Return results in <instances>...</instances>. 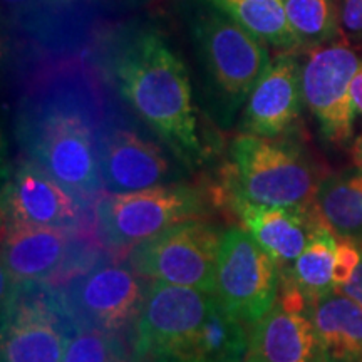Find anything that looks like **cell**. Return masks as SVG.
<instances>
[{
	"mask_svg": "<svg viewBox=\"0 0 362 362\" xmlns=\"http://www.w3.org/2000/svg\"><path fill=\"white\" fill-rule=\"evenodd\" d=\"M320 183L310 161L293 144L240 134L230 148V200L264 206L314 208Z\"/></svg>",
	"mask_w": 362,
	"mask_h": 362,
	"instance_id": "277c9868",
	"label": "cell"
},
{
	"mask_svg": "<svg viewBox=\"0 0 362 362\" xmlns=\"http://www.w3.org/2000/svg\"><path fill=\"white\" fill-rule=\"evenodd\" d=\"M4 2L12 7H24V6H33V4L37 2V0H4Z\"/></svg>",
	"mask_w": 362,
	"mask_h": 362,
	"instance_id": "f1b7e54d",
	"label": "cell"
},
{
	"mask_svg": "<svg viewBox=\"0 0 362 362\" xmlns=\"http://www.w3.org/2000/svg\"><path fill=\"white\" fill-rule=\"evenodd\" d=\"M243 362H324L314 324L305 310H293L282 302L252 324Z\"/></svg>",
	"mask_w": 362,
	"mask_h": 362,
	"instance_id": "e0dca14e",
	"label": "cell"
},
{
	"mask_svg": "<svg viewBox=\"0 0 362 362\" xmlns=\"http://www.w3.org/2000/svg\"><path fill=\"white\" fill-rule=\"evenodd\" d=\"M62 362H136L119 334L76 325Z\"/></svg>",
	"mask_w": 362,
	"mask_h": 362,
	"instance_id": "cb8c5ba5",
	"label": "cell"
},
{
	"mask_svg": "<svg viewBox=\"0 0 362 362\" xmlns=\"http://www.w3.org/2000/svg\"><path fill=\"white\" fill-rule=\"evenodd\" d=\"M54 287L76 325L119 336L134 329L148 292L133 265L107 259L89 260Z\"/></svg>",
	"mask_w": 362,
	"mask_h": 362,
	"instance_id": "8992f818",
	"label": "cell"
},
{
	"mask_svg": "<svg viewBox=\"0 0 362 362\" xmlns=\"http://www.w3.org/2000/svg\"><path fill=\"white\" fill-rule=\"evenodd\" d=\"M361 61L347 40L327 42L309 51L302 66V98L329 143H349L356 107L351 83Z\"/></svg>",
	"mask_w": 362,
	"mask_h": 362,
	"instance_id": "8fae6325",
	"label": "cell"
},
{
	"mask_svg": "<svg viewBox=\"0 0 362 362\" xmlns=\"http://www.w3.org/2000/svg\"><path fill=\"white\" fill-rule=\"evenodd\" d=\"M206 211L198 188L170 183L138 192L107 193L96 203L99 237L110 247H136Z\"/></svg>",
	"mask_w": 362,
	"mask_h": 362,
	"instance_id": "52a82bcc",
	"label": "cell"
},
{
	"mask_svg": "<svg viewBox=\"0 0 362 362\" xmlns=\"http://www.w3.org/2000/svg\"><path fill=\"white\" fill-rule=\"evenodd\" d=\"M88 206L33 160L19 163L4 185L2 225L78 230Z\"/></svg>",
	"mask_w": 362,
	"mask_h": 362,
	"instance_id": "4fadbf2b",
	"label": "cell"
},
{
	"mask_svg": "<svg viewBox=\"0 0 362 362\" xmlns=\"http://www.w3.org/2000/svg\"><path fill=\"white\" fill-rule=\"evenodd\" d=\"M243 324L214 296L202 327L176 362H243L250 341Z\"/></svg>",
	"mask_w": 362,
	"mask_h": 362,
	"instance_id": "d6986e66",
	"label": "cell"
},
{
	"mask_svg": "<svg viewBox=\"0 0 362 362\" xmlns=\"http://www.w3.org/2000/svg\"><path fill=\"white\" fill-rule=\"evenodd\" d=\"M117 89L133 111L160 136L176 161L189 170L206 160L183 61L155 33L123 44L115 61Z\"/></svg>",
	"mask_w": 362,
	"mask_h": 362,
	"instance_id": "6da1fadb",
	"label": "cell"
},
{
	"mask_svg": "<svg viewBox=\"0 0 362 362\" xmlns=\"http://www.w3.org/2000/svg\"><path fill=\"white\" fill-rule=\"evenodd\" d=\"M349 180H351V183L354 185V187H356L357 189H359L361 194H362V173L351 175V176H349Z\"/></svg>",
	"mask_w": 362,
	"mask_h": 362,
	"instance_id": "4dcf8cb0",
	"label": "cell"
},
{
	"mask_svg": "<svg viewBox=\"0 0 362 362\" xmlns=\"http://www.w3.org/2000/svg\"><path fill=\"white\" fill-rule=\"evenodd\" d=\"M336 250V233L322 221L317 225L305 250L293 262L291 274L284 275L304 293L307 304L336 288L334 287Z\"/></svg>",
	"mask_w": 362,
	"mask_h": 362,
	"instance_id": "44dd1931",
	"label": "cell"
},
{
	"mask_svg": "<svg viewBox=\"0 0 362 362\" xmlns=\"http://www.w3.org/2000/svg\"><path fill=\"white\" fill-rule=\"evenodd\" d=\"M193 37L208 104L230 126L270 64L269 45L214 6L194 22Z\"/></svg>",
	"mask_w": 362,
	"mask_h": 362,
	"instance_id": "3957f363",
	"label": "cell"
},
{
	"mask_svg": "<svg viewBox=\"0 0 362 362\" xmlns=\"http://www.w3.org/2000/svg\"><path fill=\"white\" fill-rule=\"evenodd\" d=\"M362 250L349 240L337 242L336 262H334V287L346 285L354 275L357 265L361 264Z\"/></svg>",
	"mask_w": 362,
	"mask_h": 362,
	"instance_id": "d4e9b609",
	"label": "cell"
},
{
	"mask_svg": "<svg viewBox=\"0 0 362 362\" xmlns=\"http://www.w3.org/2000/svg\"><path fill=\"white\" fill-rule=\"evenodd\" d=\"M339 30L347 42L362 40V0H342L339 7Z\"/></svg>",
	"mask_w": 362,
	"mask_h": 362,
	"instance_id": "484cf974",
	"label": "cell"
},
{
	"mask_svg": "<svg viewBox=\"0 0 362 362\" xmlns=\"http://www.w3.org/2000/svg\"><path fill=\"white\" fill-rule=\"evenodd\" d=\"M277 269L274 259L245 228L230 226L220 243L215 296L242 322L255 324L279 297Z\"/></svg>",
	"mask_w": 362,
	"mask_h": 362,
	"instance_id": "30bf717a",
	"label": "cell"
},
{
	"mask_svg": "<svg viewBox=\"0 0 362 362\" xmlns=\"http://www.w3.org/2000/svg\"><path fill=\"white\" fill-rule=\"evenodd\" d=\"M2 280L11 284H52L72 275L94 257L74 237L57 226L2 225Z\"/></svg>",
	"mask_w": 362,
	"mask_h": 362,
	"instance_id": "7c38bea8",
	"label": "cell"
},
{
	"mask_svg": "<svg viewBox=\"0 0 362 362\" xmlns=\"http://www.w3.org/2000/svg\"><path fill=\"white\" fill-rule=\"evenodd\" d=\"M302 101V67L293 54L280 52L248 96L240 131L260 138H279L296 124Z\"/></svg>",
	"mask_w": 362,
	"mask_h": 362,
	"instance_id": "9a60e30c",
	"label": "cell"
},
{
	"mask_svg": "<svg viewBox=\"0 0 362 362\" xmlns=\"http://www.w3.org/2000/svg\"><path fill=\"white\" fill-rule=\"evenodd\" d=\"M288 22L302 49H314L336 37L339 11L334 0H284Z\"/></svg>",
	"mask_w": 362,
	"mask_h": 362,
	"instance_id": "603a6c76",
	"label": "cell"
},
{
	"mask_svg": "<svg viewBox=\"0 0 362 362\" xmlns=\"http://www.w3.org/2000/svg\"><path fill=\"white\" fill-rule=\"evenodd\" d=\"M74 329L54 285L2 280V362H62Z\"/></svg>",
	"mask_w": 362,
	"mask_h": 362,
	"instance_id": "5b68a950",
	"label": "cell"
},
{
	"mask_svg": "<svg viewBox=\"0 0 362 362\" xmlns=\"http://www.w3.org/2000/svg\"><path fill=\"white\" fill-rule=\"evenodd\" d=\"M230 19L279 52L300 51L284 0H208Z\"/></svg>",
	"mask_w": 362,
	"mask_h": 362,
	"instance_id": "ffe728a7",
	"label": "cell"
},
{
	"mask_svg": "<svg viewBox=\"0 0 362 362\" xmlns=\"http://www.w3.org/2000/svg\"><path fill=\"white\" fill-rule=\"evenodd\" d=\"M221 237L208 221H181L133 247L129 264L141 277L215 293Z\"/></svg>",
	"mask_w": 362,
	"mask_h": 362,
	"instance_id": "ba28073f",
	"label": "cell"
},
{
	"mask_svg": "<svg viewBox=\"0 0 362 362\" xmlns=\"http://www.w3.org/2000/svg\"><path fill=\"white\" fill-rule=\"evenodd\" d=\"M307 305L324 362H362V307L336 288Z\"/></svg>",
	"mask_w": 362,
	"mask_h": 362,
	"instance_id": "ac0fdd59",
	"label": "cell"
},
{
	"mask_svg": "<svg viewBox=\"0 0 362 362\" xmlns=\"http://www.w3.org/2000/svg\"><path fill=\"white\" fill-rule=\"evenodd\" d=\"M336 291L346 293L347 297H351L352 300L357 302L362 307V259H361V264L357 265V269L354 272V275H352V279L347 282L346 285H342V287L336 288Z\"/></svg>",
	"mask_w": 362,
	"mask_h": 362,
	"instance_id": "4316f807",
	"label": "cell"
},
{
	"mask_svg": "<svg viewBox=\"0 0 362 362\" xmlns=\"http://www.w3.org/2000/svg\"><path fill=\"white\" fill-rule=\"evenodd\" d=\"M101 131L89 104L74 93H56L34 104L19 121V139L33 161L86 206L103 188L99 170Z\"/></svg>",
	"mask_w": 362,
	"mask_h": 362,
	"instance_id": "7a4b0ae2",
	"label": "cell"
},
{
	"mask_svg": "<svg viewBox=\"0 0 362 362\" xmlns=\"http://www.w3.org/2000/svg\"><path fill=\"white\" fill-rule=\"evenodd\" d=\"M354 156H356L357 166H359V168L362 170V138H361L359 141H357V144H356V153H354Z\"/></svg>",
	"mask_w": 362,
	"mask_h": 362,
	"instance_id": "f546056e",
	"label": "cell"
},
{
	"mask_svg": "<svg viewBox=\"0 0 362 362\" xmlns=\"http://www.w3.org/2000/svg\"><path fill=\"white\" fill-rule=\"evenodd\" d=\"M315 205L320 218L334 233L362 245V194L349 176L322 180Z\"/></svg>",
	"mask_w": 362,
	"mask_h": 362,
	"instance_id": "7402d4cb",
	"label": "cell"
},
{
	"mask_svg": "<svg viewBox=\"0 0 362 362\" xmlns=\"http://www.w3.org/2000/svg\"><path fill=\"white\" fill-rule=\"evenodd\" d=\"M215 293L155 280L134 325L136 362H176L202 327Z\"/></svg>",
	"mask_w": 362,
	"mask_h": 362,
	"instance_id": "9c48e42d",
	"label": "cell"
},
{
	"mask_svg": "<svg viewBox=\"0 0 362 362\" xmlns=\"http://www.w3.org/2000/svg\"><path fill=\"white\" fill-rule=\"evenodd\" d=\"M99 170L107 193L170 185L180 176L160 144L123 126H107L101 131Z\"/></svg>",
	"mask_w": 362,
	"mask_h": 362,
	"instance_id": "5bb4252c",
	"label": "cell"
},
{
	"mask_svg": "<svg viewBox=\"0 0 362 362\" xmlns=\"http://www.w3.org/2000/svg\"><path fill=\"white\" fill-rule=\"evenodd\" d=\"M351 98H352V103H354L356 111L362 116V62L359 69H357V72L354 74V78H352Z\"/></svg>",
	"mask_w": 362,
	"mask_h": 362,
	"instance_id": "83f0119b",
	"label": "cell"
},
{
	"mask_svg": "<svg viewBox=\"0 0 362 362\" xmlns=\"http://www.w3.org/2000/svg\"><path fill=\"white\" fill-rule=\"evenodd\" d=\"M243 228L259 242L279 267H287L298 259L322 223L317 205L314 208L264 206L248 202H233Z\"/></svg>",
	"mask_w": 362,
	"mask_h": 362,
	"instance_id": "2e32d148",
	"label": "cell"
}]
</instances>
